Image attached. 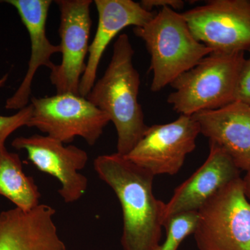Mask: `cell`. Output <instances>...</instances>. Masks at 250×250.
Returning a JSON list of instances; mask_svg holds the SVG:
<instances>
[{
  "label": "cell",
  "instance_id": "1",
  "mask_svg": "<svg viewBox=\"0 0 250 250\" xmlns=\"http://www.w3.org/2000/svg\"><path fill=\"white\" fill-rule=\"evenodd\" d=\"M99 177L114 191L123 215V250H154L160 244L166 204L153 193L155 176L118 153L94 161Z\"/></svg>",
  "mask_w": 250,
  "mask_h": 250
},
{
  "label": "cell",
  "instance_id": "2",
  "mask_svg": "<svg viewBox=\"0 0 250 250\" xmlns=\"http://www.w3.org/2000/svg\"><path fill=\"white\" fill-rule=\"evenodd\" d=\"M129 37L121 34L113 45L106 71L85 98L106 113L116 129L117 153L126 156L148 129L139 102L141 78L133 62Z\"/></svg>",
  "mask_w": 250,
  "mask_h": 250
},
{
  "label": "cell",
  "instance_id": "3",
  "mask_svg": "<svg viewBox=\"0 0 250 250\" xmlns=\"http://www.w3.org/2000/svg\"><path fill=\"white\" fill-rule=\"evenodd\" d=\"M149 56L154 93L170 85L202 59L213 52L192 34L183 14L164 8L144 25L134 27Z\"/></svg>",
  "mask_w": 250,
  "mask_h": 250
},
{
  "label": "cell",
  "instance_id": "4",
  "mask_svg": "<svg viewBox=\"0 0 250 250\" xmlns=\"http://www.w3.org/2000/svg\"><path fill=\"white\" fill-rule=\"evenodd\" d=\"M245 52H212L170 85L167 103L180 115L218 109L234 102Z\"/></svg>",
  "mask_w": 250,
  "mask_h": 250
},
{
  "label": "cell",
  "instance_id": "5",
  "mask_svg": "<svg viewBox=\"0 0 250 250\" xmlns=\"http://www.w3.org/2000/svg\"><path fill=\"white\" fill-rule=\"evenodd\" d=\"M193 235L199 250H250V203L238 178L197 211Z\"/></svg>",
  "mask_w": 250,
  "mask_h": 250
},
{
  "label": "cell",
  "instance_id": "6",
  "mask_svg": "<svg viewBox=\"0 0 250 250\" xmlns=\"http://www.w3.org/2000/svg\"><path fill=\"white\" fill-rule=\"evenodd\" d=\"M30 103L32 113L27 126L36 128L64 144L81 137L94 146L111 122L107 115L88 99L76 94L33 96Z\"/></svg>",
  "mask_w": 250,
  "mask_h": 250
},
{
  "label": "cell",
  "instance_id": "7",
  "mask_svg": "<svg viewBox=\"0 0 250 250\" xmlns=\"http://www.w3.org/2000/svg\"><path fill=\"white\" fill-rule=\"evenodd\" d=\"M183 15L194 36L213 52L250 48V0H212Z\"/></svg>",
  "mask_w": 250,
  "mask_h": 250
},
{
  "label": "cell",
  "instance_id": "8",
  "mask_svg": "<svg viewBox=\"0 0 250 250\" xmlns=\"http://www.w3.org/2000/svg\"><path fill=\"white\" fill-rule=\"evenodd\" d=\"M200 134L193 117L180 115L172 123L148 126L141 141L125 156L154 176L174 175L196 147Z\"/></svg>",
  "mask_w": 250,
  "mask_h": 250
},
{
  "label": "cell",
  "instance_id": "9",
  "mask_svg": "<svg viewBox=\"0 0 250 250\" xmlns=\"http://www.w3.org/2000/svg\"><path fill=\"white\" fill-rule=\"evenodd\" d=\"M91 0H57L60 11V64L50 70L51 83L57 93L80 95L81 80L86 67L92 21Z\"/></svg>",
  "mask_w": 250,
  "mask_h": 250
},
{
  "label": "cell",
  "instance_id": "10",
  "mask_svg": "<svg viewBox=\"0 0 250 250\" xmlns=\"http://www.w3.org/2000/svg\"><path fill=\"white\" fill-rule=\"evenodd\" d=\"M11 145L16 149L25 150L28 159L38 170L59 181L61 188L58 192L65 203H73L83 196L88 181L80 171L88 161L85 150L40 134L20 136Z\"/></svg>",
  "mask_w": 250,
  "mask_h": 250
},
{
  "label": "cell",
  "instance_id": "11",
  "mask_svg": "<svg viewBox=\"0 0 250 250\" xmlns=\"http://www.w3.org/2000/svg\"><path fill=\"white\" fill-rule=\"evenodd\" d=\"M201 167L174 190L166 204L164 224L174 215L198 210L225 186L241 178V170L223 149L209 143Z\"/></svg>",
  "mask_w": 250,
  "mask_h": 250
},
{
  "label": "cell",
  "instance_id": "12",
  "mask_svg": "<svg viewBox=\"0 0 250 250\" xmlns=\"http://www.w3.org/2000/svg\"><path fill=\"white\" fill-rule=\"evenodd\" d=\"M94 4L98 11V27L90 44L86 67L80 87V95L85 98L96 82L99 65L110 42L125 28L141 27L155 15L154 11H147L132 0H95Z\"/></svg>",
  "mask_w": 250,
  "mask_h": 250
},
{
  "label": "cell",
  "instance_id": "13",
  "mask_svg": "<svg viewBox=\"0 0 250 250\" xmlns=\"http://www.w3.org/2000/svg\"><path fill=\"white\" fill-rule=\"evenodd\" d=\"M4 2L12 5L17 10L30 38L31 56L25 76L5 104L6 109L21 110L29 105L31 86L36 72L41 67L52 70L55 64L51 59L54 54L61 53V47L59 45L52 44L46 33V22L52 1L6 0Z\"/></svg>",
  "mask_w": 250,
  "mask_h": 250
},
{
  "label": "cell",
  "instance_id": "14",
  "mask_svg": "<svg viewBox=\"0 0 250 250\" xmlns=\"http://www.w3.org/2000/svg\"><path fill=\"white\" fill-rule=\"evenodd\" d=\"M56 210L40 204L0 213V250H67L54 222Z\"/></svg>",
  "mask_w": 250,
  "mask_h": 250
},
{
  "label": "cell",
  "instance_id": "15",
  "mask_svg": "<svg viewBox=\"0 0 250 250\" xmlns=\"http://www.w3.org/2000/svg\"><path fill=\"white\" fill-rule=\"evenodd\" d=\"M200 134L223 149L241 170L250 167V106L234 101L192 115Z\"/></svg>",
  "mask_w": 250,
  "mask_h": 250
},
{
  "label": "cell",
  "instance_id": "16",
  "mask_svg": "<svg viewBox=\"0 0 250 250\" xmlns=\"http://www.w3.org/2000/svg\"><path fill=\"white\" fill-rule=\"evenodd\" d=\"M0 195L23 210L40 205L41 195L34 178L24 173L19 155L6 147L0 149Z\"/></svg>",
  "mask_w": 250,
  "mask_h": 250
},
{
  "label": "cell",
  "instance_id": "17",
  "mask_svg": "<svg viewBox=\"0 0 250 250\" xmlns=\"http://www.w3.org/2000/svg\"><path fill=\"white\" fill-rule=\"evenodd\" d=\"M197 220V211L187 212L172 216L164 225L166 231L165 241L154 250H178L184 240L189 235L193 234Z\"/></svg>",
  "mask_w": 250,
  "mask_h": 250
},
{
  "label": "cell",
  "instance_id": "18",
  "mask_svg": "<svg viewBox=\"0 0 250 250\" xmlns=\"http://www.w3.org/2000/svg\"><path fill=\"white\" fill-rule=\"evenodd\" d=\"M8 75L0 79V88L6 83ZM32 113V106L30 104L26 107L19 110L16 114L4 116L0 115V149L5 147V142L8 137L22 126H27Z\"/></svg>",
  "mask_w": 250,
  "mask_h": 250
},
{
  "label": "cell",
  "instance_id": "19",
  "mask_svg": "<svg viewBox=\"0 0 250 250\" xmlns=\"http://www.w3.org/2000/svg\"><path fill=\"white\" fill-rule=\"evenodd\" d=\"M248 52L249 57L245 59L237 80L234 101L250 106V48Z\"/></svg>",
  "mask_w": 250,
  "mask_h": 250
},
{
  "label": "cell",
  "instance_id": "20",
  "mask_svg": "<svg viewBox=\"0 0 250 250\" xmlns=\"http://www.w3.org/2000/svg\"><path fill=\"white\" fill-rule=\"evenodd\" d=\"M143 9L147 10L149 12H153V9L164 8H170L177 11L184 7V1L182 0H143L140 2Z\"/></svg>",
  "mask_w": 250,
  "mask_h": 250
},
{
  "label": "cell",
  "instance_id": "21",
  "mask_svg": "<svg viewBox=\"0 0 250 250\" xmlns=\"http://www.w3.org/2000/svg\"><path fill=\"white\" fill-rule=\"evenodd\" d=\"M243 179L245 195L250 203V167L246 171V174Z\"/></svg>",
  "mask_w": 250,
  "mask_h": 250
}]
</instances>
